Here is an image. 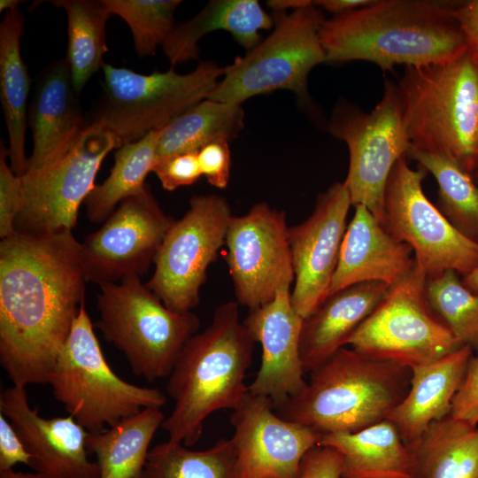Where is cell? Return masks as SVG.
Returning <instances> with one entry per match:
<instances>
[{"instance_id":"25","label":"cell","mask_w":478,"mask_h":478,"mask_svg":"<svg viewBox=\"0 0 478 478\" xmlns=\"http://www.w3.org/2000/svg\"><path fill=\"white\" fill-rule=\"evenodd\" d=\"M273 26V17L257 0H213L193 18L176 22L162 49L172 66L197 59L202 37L215 30H224L251 50L262 41L260 31Z\"/></svg>"},{"instance_id":"18","label":"cell","mask_w":478,"mask_h":478,"mask_svg":"<svg viewBox=\"0 0 478 478\" xmlns=\"http://www.w3.org/2000/svg\"><path fill=\"white\" fill-rule=\"evenodd\" d=\"M351 205L344 182H335L317 196L305 221L289 227L295 281L291 303L303 319L329 295Z\"/></svg>"},{"instance_id":"47","label":"cell","mask_w":478,"mask_h":478,"mask_svg":"<svg viewBox=\"0 0 478 478\" xmlns=\"http://www.w3.org/2000/svg\"><path fill=\"white\" fill-rule=\"evenodd\" d=\"M0 478H39L35 472H19L13 468L0 469Z\"/></svg>"},{"instance_id":"42","label":"cell","mask_w":478,"mask_h":478,"mask_svg":"<svg viewBox=\"0 0 478 478\" xmlns=\"http://www.w3.org/2000/svg\"><path fill=\"white\" fill-rule=\"evenodd\" d=\"M16 464L31 467L32 457L13 425L0 413V469L13 468Z\"/></svg>"},{"instance_id":"31","label":"cell","mask_w":478,"mask_h":478,"mask_svg":"<svg viewBox=\"0 0 478 478\" xmlns=\"http://www.w3.org/2000/svg\"><path fill=\"white\" fill-rule=\"evenodd\" d=\"M160 129L118 148L109 176L102 184L96 185L85 201L90 221H104L123 200L148 187L145 179L155 165Z\"/></svg>"},{"instance_id":"34","label":"cell","mask_w":478,"mask_h":478,"mask_svg":"<svg viewBox=\"0 0 478 478\" xmlns=\"http://www.w3.org/2000/svg\"><path fill=\"white\" fill-rule=\"evenodd\" d=\"M170 440L149 451L142 478H237L232 439H220L204 451H193Z\"/></svg>"},{"instance_id":"23","label":"cell","mask_w":478,"mask_h":478,"mask_svg":"<svg viewBox=\"0 0 478 478\" xmlns=\"http://www.w3.org/2000/svg\"><path fill=\"white\" fill-rule=\"evenodd\" d=\"M389 289L379 281L347 287L328 295L303 320L300 357L305 374L348 344L350 337L377 307Z\"/></svg>"},{"instance_id":"15","label":"cell","mask_w":478,"mask_h":478,"mask_svg":"<svg viewBox=\"0 0 478 478\" xmlns=\"http://www.w3.org/2000/svg\"><path fill=\"white\" fill-rule=\"evenodd\" d=\"M286 213L267 203L232 216L226 243L227 262L237 303L258 309L294 281Z\"/></svg>"},{"instance_id":"26","label":"cell","mask_w":478,"mask_h":478,"mask_svg":"<svg viewBox=\"0 0 478 478\" xmlns=\"http://www.w3.org/2000/svg\"><path fill=\"white\" fill-rule=\"evenodd\" d=\"M318 445L339 452L343 478H412L408 448L389 420L352 433L322 435Z\"/></svg>"},{"instance_id":"43","label":"cell","mask_w":478,"mask_h":478,"mask_svg":"<svg viewBox=\"0 0 478 478\" xmlns=\"http://www.w3.org/2000/svg\"><path fill=\"white\" fill-rule=\"evenodd\" d=\"M452 16L465 37L467 49L478 56V0L456 4Z\"/></svg>"},{"instance_id":"48","label":"cell","mask_w":478,"mask_h":478,"mask_svg":"<svg viewBox=\"0 0 478 478\" xmlns=\"http://www.w3.org/2000/svg\"><path fill=\"white\" fill-rule=\"evenodd\" d=\"M21 1L18 0H1L0 1V12H8L19 9V5Z\"/></svg>"},{"instance_id":"35","label":"cell","mask_w":478,"mask_h":478,"mask_svg":"<svg viewBox=\"0 0 478 478\" xmlns=\"http://www.w3.org/2000/svg\"><path fill=\"white\" fill-rule=\"evenodd\" d=\"M426 293L431 309L457 341L478 351V294L451 270L428 277Z\"/></svg>"},{"instance_id":"27","label":"cell","mask_w":478,"mask_h":478,"mask_svg":"<svg viewBox=\"0 0 478 478\" xmlns=\"http://www.w3.org/2000/svg\"><path fill=\"white\" fill-rule=\"evenodd\" d=\"M24 26L19 8L6 12L0 25V100L9 138L10 166L19 176L28 166L25 147L30 78L20 51Z\"/></svg>"},{"instance_id":"29","label":"cell","mask_w":478,"mask_h":478,"mask_svg":"<svg viewBox=\"0 0 478 478\" xmlns=\"http://www.w3.org/2000/svg\"><path fill=\"white\" fill-rule=\"evenodd\" d=\"M165 418L160 408H146L108 429L89 432L86 445L96 457L100 478H142L150 442Z\"/></svg>"},{"instance_id":"32","label":"cell","mask_w":478,"mask_h":478,"mask_svg":"<svg viewBox=\"0 0 478 478\" xmlns=\"http://www.w3.org/2000/svg\"><path fill=\"white\" fill-rule=\"evenodd\" d=\"M53 4L66 13V60L74 89L80 95L92 75L103 67L108 51L105 27L112 14L103 0H58Z\"/></svg>"},{"instance_id":"20","label":"cell","mask_w":478,"mask_h":478,"mask_svg":"<svg viewBox=\"0 0 478 478\" xmlns=\"http://www.w3.org/2000/svg\"><path fill=\"white\" fill-rule=\"evenodd\" d=\"M289 288L281 289L272 302L251 311L243 320L262 347L261 365L248 392L270 398L274 409L307 385L300 357L304 319L293 307Z\"/></svg>"},{"instance_id":"6","label":"cell","mask_w":478,"mask_h":478,"mask_svg":"<svg viewBox=\"0 0 478 478\" xmlns=\"http://www.w3.org/2000/svg\"><path fill=\"white\" fill-rule=\"evenodd\" d=\"M54 397L89 432L105 429L146 408H160L166 395L131 384L107 364L84 305L49 373Z\"/></svg>"},{"instance_id":"41","label":"cell","mask_w":478,"mask_h":478,"mask_svg":"<svg viewBox=\"0 0 478 478\" xmlns=\"http://www.w3.org/2000/svg\"><path fill=\"white\" fill-rule=\"evenodd\" d=\"M297 478H343L342 457L331 447L316 445L304 456Z\"/></svg>"},{"instance_id":"28","label":"cell","mask_w":478,"mask_h":478,"mask_svg":"<svg viewBox=\"0 0 478 478\" xmlns=\"http://www.w3.org/2000/svg\"><path fill=\"white\" fill-rule=\"evenodd\" d=\"M406 446L412 478H478V428L450 414Z\"/></svg>"},{"instance_id":"9","label":"cell","mask_w":478,"mask_h":478,"mask_svg":"<svg viewBox=\"0 0 478 478\" xmlns=\"http://www.w3.org/2000/svg\"><path fill=\"white\" fill-rule=\"evenodd\" d=\"M274 31L243 57L225 66L223 77L208 99L241 104L274 90H289L312 104L308 77L327 62L320 31L325 21L312 4L287 12H274Z\"/></svg>"},{"instance_id":"3","label":"cell","mask_w":478,"mask_h":478,"mask_svg":"<svg viewBox=\"0 0 478 478\" xmlns=\"http://www.w3.org/2000/svg\"><path fill=\"white\" fill-rule=\"evenodd\" d=\"M238 305H219L211 324L182 348L166 385L173 407L161 428L168 440L195 444L209 415L235 409L248 392L244 379L256 341L240 320Z\"/></svg>"},{"instance_id":"38","label":"cell","mask_w":478,"mask_h":478,"mask_svg":"<svg viewBox=\"0 0 478 478\" xmlns=\"http://www.w3.org/2000/svg\"><path fill=\"white\" fill-rule=\"evenodd\" d=\"M152 172L168 191L191 185L202 175L197 152L177 154L158 161Z\"/></svg>"},{"instance_id":"11","label":"cell","mask_w":478,"mask_h":478,"mask_svg":"<svg viewBox=\"0 0 478 478\" xmlns=\"http://www.w3.org/2000/svg\"><path fill=\"white\" fill-rule=\"evenodd\" d=\"M328 129L349 150V169L343 182L352 205L366 206L382 225L389 176L411 145L397 84L386 81L382 99L369 112L340 101L332 111Z\"/></svg>"},{"instance_id":"24","label":"cell","mask_w":478,"mask_h":478,"mask_svg":"<svg viewBox=\"0 0 478 478\" xmlns=\"http://www.w3.org/2000/svg\"><path fill=\"white\" fill-rule=\"evenodd\" d=\"M472 355L473 349L463 345L433 362L411 368L409 390L386 419L397 427L405 444L450 414Z\"/></svg>"},{"instance_id":"7","label":"cell","mask_w":478,"mask_h":478,"mask_svg":"<svg viewBox=\"0 0 478 478\" xmlns=\"http://www.w3.org/2000/svg\"><path fill=\"white\" fill-rule=\"evenodd\" d=\"M96 307V326L105 340L124 353L136 376L150 382L170 375L185 343L200 326L191 312L166 307L140 276L99 285Z\"/></svg>"},{"instance_id":"1","label":"cell","mask_w":478,"mask_h":478,"mask_svg":"<svg viewBox=\"0 0 478 478\" xmlns=\"http://www.w3.org/2000/svg\"><path fill=\"white\" fill-rule=\"evenodd\" d=\"M86 281L72 230L16 231L1 240L0 363L13 385L47 383Z\"/></svg>"},{"instance_id":"4","label":"cell","mask_w":478,"mask_h":478,"mask_svg":"<svg viewBox=\"0 0 478 478\" xmlns=\"http://www.w3.org/2000/svg\"><path fill=\"white\" fill-rule=\"evenodd\" d=\"M310 374L306 387L274 411L321 435L352 433L386 420L412 378L406 366L345 347Z\"/></svg>"},{"instance_id":"33","label":"cell","mask_w":478,"mask_h":478,"mask_svg":"<svg viewBox=\"0 0 478 478\" xmlns=\"http://www.w3.org/2000/svg\"><path fill=\"white\" fill-rule=\"evenodd\" d=\"M406 157L430 173L437 185L435 204L462 235L478 243V185L471 173L447 154L410 145Z\"/></svg>"},{"instance_id":"13","label":"cell","mask_w":478,"mask_h":478,"mask_svg":"<svg viewBox=\"0 0 478 478\" xmlns=\"http://www.w3.org/2000/svg\"><path fill=\"white\" fill-rule=\"evenodd\" d=\"M231 208L224 197L197 195L171 225L154 259L147 287L169 309L186 313L200 301L208 266L226 243Z\"/></svg>"},{"instance_id":"2","label":"cell","mask_w":478,"mask_h":478,"mask_svg":"<svg viewBox=\"0 0 478 478\" xmlns=\"http://www.w3.org/2000/svg\"><path fill=\"white\" fill-rule=\"evenodd\" d=\"M454 2L375 0L323 22L320 36L328 62L368 61L382 70L450 62L466 50L452 16Z\"/></svg>"},{"instance_id":"39","label":"cell","mask_w":478,"mask_h":478,"mask_svg":"<svg viewBox=\"0 0 478 478\" xmlns=\"http://www.w3.org/2000/svg\"><path fill=\"white\" fill-rule=\"evenodd\" d=\"M450 415L471 426L478 424V351L470 358L453 397Z\"/></svg>"},{"instance_id":"12","label":"cell","mask_w":478,"mask_h":478,"mask_svg":"<svg viewBox=\"0 0 478 478\" xmlns=\"http://www.w3.org/2000/svg\"><path fill=\"white\" fill-rule=\"evenodd\" d=\"M427 173L411 168L406 156L397 161L385 189L382 226L412 248L428 277L448 270L465 276L478 267V243L457 230L427 197Z\"/></svg>"},{"instance_id":"19","label":"cell","mask_w":478,"mask_h":478,"mask_svg":"<svg viewBox=\"0 0 478 478\" xmlns=\"http://www.w3.org/2000/svg\"><path fill=\"white\" fill-rule=\"evenodd\" d=\"M0 413L19 435L39 478H100L89 459V434L72 416L43 418L32 409L26 387L12 385L0 395Z\"/></svg>"},{"instance_id":"8","label":"cell","mask_w":478,"mask_h":478,"mask_svg":"<svg viewBox=\"0 0 478 478\" xmlns=\"http://www.w3.org/2000/svg\"><path fill=\"white\" fill-rule=\"evenodd\" d=\"M102 70L104 96L91 122L113 134L120 147L164 127L208 98L225 67L206 60L187 73L172 67L144 74L107 63Z\"/></svg>"},{"instance_id":"10","label":"cell","mask_w":478,"mask_h":478,"mask_svg":"<svg viewBox=\"0 0 478 478\" xmlns=\"http://www.w3.org/2000/svg\"><path fill=\"white\" fill-rule=\"evenodd\" d=\"M427 278L415 263L404 278L389 287L348 344L370 358L410 368L433 362L461 347L431 309Z\"/></svg>"},{"instance_id":"45","label":"cell","mask_w":478,"mask_h":478,"mask_svg":"<svg viewBox=\"0 0 478 478\" xmlns=\"http://www.w3.org/2000/svg\"><path fill=\"white\" fill-rule=\"evenodd\" d=\"M312 4L311 0H269L266 4L273 12H287Z\"/></svg>"},{"instance_id":"44","label":"cell","mask_w":478,"mask_h":478,"mask_svg":"<svg viewBox=\"0 0 478 478\" xmlns=\"http://www.w3.org/2000/svg\"><path fill=\"white\" fill-rule=\"evenodd\" d=\"M374 2L375 0H317L313 1V4L336 16L369 6Z\"/></svg>"},{"instance_id":"17","label":"cell","mask_w":478,"mask_h":478,"mask_svg":"<svg viewBox=\"0 0 478 478\" xmlns=\"http://www.w3.org/2000/svg\"><path fill=\"white\" fill-rule=\"evenodd\" d=\"M230 420L237 478H297L304 456L322 436L280 417L270 398L250 392Z\"/></svg>"},{"instance_id":"37","label":"cell","mask_w":478,"mask_h":478,"mask_svg":"<svg viewBox=\"0 0 478 478\" xmlns=\"http://www.w3.org/2000/svg\"><path fill=\"white\" fill-rule=\"evenodd\" d=\"M8 148L0 146V237L6 238L17 230L15 223L23 203L21 176L8 165Z\"/></svg>"},{"instance_id":"16","label":"cell","mask_w":478,"mask_h":478,"mask_svg":"<svg viewBox=\"0 0 478 478\" xmlns=\"http://www.w3.org/2000/svg\"><path fill=\"white\" fill-rule=\"evenodd\" d=\"M173 221L148 187L123 200L99 229L80 243L87 281L99 286L141 277L154 262Z\"/></svg>"},{"instance_id":"5","label":"cell","mask_w":478,"mask_h":478,"mask_svg":"<svg viewBox=\"0 0 478 478\" xmlns=\"http://www.w3.org/2000/svg\"><path fill=\"white\" fill-rule=\"evenodd\" d=\"M411 146L447 154L472 173L478 163V56L405 66L397 81Z\"/></svg>"},{"instance_id":"49","label":"cell","mask_w":478,"mask_h":478,"mask_svg":"<svg viewBox=\"0 0 478 478\" xmlns=\"http://www.w3.org/2000/svg\"><path fill=\"white\" fill-rule=\"evenodd\" d=\"M473 177H474V180L475 181L476 184L478 185V163L477 165L475 166L474 169L473 170V172L471 173Z\"/></svg>"},{"instance_id":"36","label":"cell","mask_w":478,"mask_h":478,"mask_svg":"<svg viewBox=\"0 0 478 478\" xmlns=\"http://www.w3.org/2000/svg\"><path fill=\"white\" fill-rule=\"evenodd\" d=\"M113 15L129 27L135 49L140 57L155 53L175 25L180 0H103Z\"/></svg>"},{"instance_id":"22","label":"cell","mask_w":478,"mask_h":478,"mask_svg":"<svg viewBox=\"0 0 478 478\" xmlns=\"http://www.w3.org/2000/svg\"><path fill=\"white\" fill-rule=\"evenodd\" d=\"M414 264L412 248L389 234L366 206L356 205L343 238L329 295L363 282L379 281L390 287Z\"/></svg>"},{"instance_id":"46","label":"cell","mask_w":478,"mask_h":478,"mask_svg":"<svg viewBox=\"0 0 478 478\" xmlns=\"http://www.w3.org/2000/svg\"><path fill=\"white\" fill-rule=\"evenodd\" d=\"M462 283L472 292L478 294V267L462 276Z\"/></svg>"},{"instance_id":"30","label":"cell","mask_w":478,"mask_h":478,"mask_svg":"<svg viewBox=\"0 0 478 478\" xmlns=\"http://www.w3.org/2000/svg\"><path fill=\"white\" fill-rule=\"evenodd\" d=\"M244 127L241 104L204 99L160 129L155 164L168 157L198 152L217 140L230 142Z\"/></svg>"},{"instance_id":"40","label":"cell","mask_w":478,"mask_h":478,"mask_svg":"<svg viewBox=\"0 0 478 478\" xmlns=\"http://www.w3.org/2000/svg\"><path fill=\"white\" fill-rule=\"evenodd\" d=\"M202 175L220 189H226L230 178L231 152L229 142L217 140L203 147L197 152Z\"/></svg>"},{"instance_id":"14","label":"cell","mask_w":478,"mask_h":478,"mask_svg":"<svg viewBox=\"0 0 478 478\" xmlns=\"http://www.w3.org/2000/svg\"><path fill=\"white\" fill-rule=\"evenodd\" d=\"M119 147L113 134L90 122L58 162L26 172L21 176L23 203L16 230L35 235L73 230L81 204L96 187L103 161Z\"/></svg>"},{"instance_id":"21","label":"cell","mask_w":478,"mask_h":478,"mask_svg":"<svg viewBox=\"0 0 478 478\" xmlns=\"http://www.w3.org/2000/svg\"><path fill=\"white\" fill-rule=\"evenodd\" d=\"M27 119L33 150L27 172L58 162L86 127L66 58L51 63L40 73Z\"/></svg>"}]
</instances>
